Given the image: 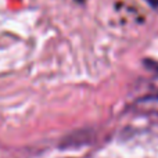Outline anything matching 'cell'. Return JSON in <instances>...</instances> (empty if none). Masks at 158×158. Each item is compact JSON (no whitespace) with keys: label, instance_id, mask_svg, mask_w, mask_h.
I'll return each instance as SVG.
<instances>
[]
</instances>
